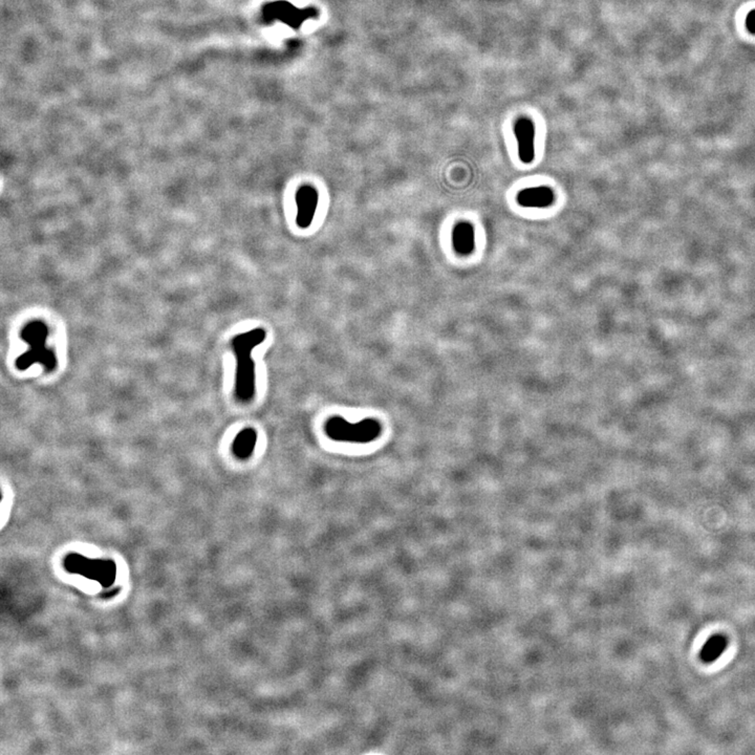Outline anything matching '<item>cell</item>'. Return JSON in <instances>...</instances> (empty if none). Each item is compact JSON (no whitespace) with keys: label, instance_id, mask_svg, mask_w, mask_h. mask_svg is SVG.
Here are the masks:
<instances>
[{"label":"cell","instance_id":"cell-1","mask_svg":"<svg viewBox=\"0 0 755 755\" xmlns=\"http://www.w3.org/2000/svg\"><path fill=\"white\" fill-rule=\"evenodd\" d=\"M267 338L263 329H255L233 338L232 350L236 358L235 372V398L241 403L253 400L256 390L255 363L252 352L261 345Z\"/></svg>","mask_w":755,"mask_h":755},{"label":"cell","instance_id":"cell-2","mask_svg":"<svg viewBox=\"0 0 755 755\" xmlns=\"http://www.w3.org/2000/svg\"><path fill=\"white\" fill-rule=\"evenodd\" d=\"M326 436L337 442L366 444L379 438L382 426L376 419H364L358 423H350L341 416H333L324 426Z\"/></svg>","mask_w":755,"mask_h":755},{"label":"cell","instance_id":"cell-3","mask_svg":"<svg viewBox=\"0 0 755 755\" xmlns=\"http://www.w3.org/2000/svg\"><path fill=\"white\" fill-rule=\"evenodd\" d=\"M46 336L48 331L42 324H32L24 330L22 338L31 345V348L16 360V368L18 370H26L33 364L37 363L43 365L48 372L55 370L57 359L55 354L46 346Z\"/></svg>","mask_w":755,"mask_h":755},{"label":"cell","instance_id":"cell-4","mask_svg":"<svg viewBox=\"0 0 755 755\" xmlns=\"http://www.w3.org/2000/svg\"><path fill=\"white\" fill-rule=\"evenodd\" d=\"M261 16L267 23L274 21L283 22L292 29H299L302 24L319 16L317 8L308 7L300 9L287 0H275L265 3L261 10Z\"/></svg>","mask_w":755,"mask_h":755},{"label":"cell","instance_id":"cell-5","mask_svg":"<svg viewBox=\"0 0 755 755\" xmlns=\"http://www.w3.org/2000/svg\"><path fill=\"white\" fill-rule=\"evenodd\" d=\"M515 138L519 147V156L521 162L529 164L534 160L535 128L534 123L527 117H521L515 122Z\"/></svg>","mask_w":755,"mask_h":755},{"label":"cell","instance_id":"cell-6","mask_svg":"<svg viewBox=\"0 0 755 755\" xmlns=\"http://www.w3.org/2000/svg\"><path fill=\"white\" fill-rule=\"evenodd\" d=\"M297 204V225L305 229L313 223L318 206V192L311 185H305L298 189L296 194Z\"/></svg>","mask_w":755,"mask_h":755},{"label":"cell","instance_id":"cell-7","mask_svg":"<svg viewBox=\"0 0 755 755\" xmlns=\"http://www.w3.org/2000/svg\"><path fill=\"white\" fill-rule=\"evenodd\" d=\"M516 199L525 208H547L554 204L555 194L549 187H534L521 190Z\"/></svg>","mask_w":755,"mask_h":755},{"label":"cell","instance_id":"cell-8","mask_svg":"<svg viewBox=\"0 0 755 755\" xmlns=\"http://www.w3.org/2000/svg\"><path fill=\"white\" fill-rule=\"evenodd\" d=\"M474 229L467 221L459 223L452 231V245L456 253L461 256H468L472 253L475 245Z\"/></svg>","mask_w":755,"mask_h":755},{"label":"cell","instance_id":"cell-9","mask_svg":"<svg viewBox=\"0 0 755 755\" xmlns=\"http://www.w3.org/2000/svg\"><path fill=\"white\" fill-rule=\"evenodd\" d=\"M257 432L253 428H245L239 432L232 443V452L239 460H247L254 452Z\"/></svg>","mask_w":755,"mask_h":755},{"label":"cell","instance_id":"cell-10","mask_svg":"<svg viewBox=\"0 0 755 755\" xmlns=\"http://www.w3.org/2000/svg\"><path fill=\"white\" fill-rule=\"evenodd\" d=\"M746 26L748 28L749 31L755 34V10L750 12L749 15L747 16Z\"/></svg>","mask_w":755,"mask_h":755}]
</instances>
